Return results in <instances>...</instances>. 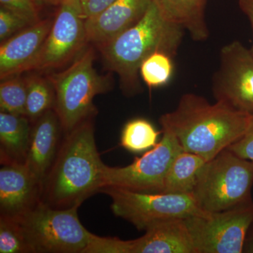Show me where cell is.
Masks as SVG:
<instances>
[{
  "label": "cell",
  "mask_w": 253,
  "mask_h": 253,
  "mask_svg": "<svg viewBox=\"0 0 253 253\" xmlns=\"http://www.w3.org/2000/svg\"><path fill=\"white\" fill-rule=\"evenodd\" d=\"M249 118L219 101L211 104L204 96L187 93L159 123L176 136L184 151L209 161L244 135Z\"/></svg>",
  "instance_id": "6da1fadb"
},
{
  "label": "cell",
  "mask_w": 253,
  "mask_h": 253,
  "mask_svg": "<svg viewBox=\"0 0 253 253\" xmlns=\"http://www.w3.org/2000/svg\"><path fill=\"white\" fill-rule=\"evenodd\" d=\"M42 189L41 201L57 209L78 207L103 186L101 161L92 118L68 133Z\"/></svg>",
  "instance_id": "7a4b0ae2"
},
{
  "label": "cell",
  "mask_w": 253,
  "mask_h": 253,
  "mask_svg": "<svg viewBox=\"0 0 253 253\" xmlns=\"http://www.w3.org/2000/svg\"><path fill=\"white\" fill-rule=\"evenodd\" d=\"M184 31L166 20L154 0L139 22L98 49L106 66L119 76L124 92L134 95L140 89L139 68L143 61L156 52L174 57Z\"/></svg>",
  "instance_id": "3957f363"
},
{
  "label": "cell",
  "mask_w": 253,
  "mask_h": 253,
  "mask_svg": "<svg viewBox=\"0 0 253 253\" xmlns=\"http://www.w3.org/2000/svg\"><path fill=\"white\" fill-rule=\"evenodd\" d=\"M94 58V50L89 48L66 70L46 77L54 89V109L64 133L92 118L96 111L95 96L109 90V80L96 71Z\"/></svg>",
  "instance_id": "277c9868"
},
{
  "label": "cell",
  "mask_w": 253,
  "mask_h": 253,
  "mask_svg": "<svg viewBox=\"0 0 253 253\" xmlns=\"http://www.w3.org/2000/svg\"><path fill=\"white\" fill-rule=\"evenodd\" d=\"M253 161L229 149L208 161L193 195L201 209L221 212L253 202Z\"/></svg>",
  "instance_id": "5b68a950"
},
{
  "label": "cell",
  "mask_w": 253,
  "mask_h": 253,
  "mask_svg": "<svg viewBox=\"0 0 253 253\" xmlns=\"http://www.w3.org/2000/svg\"><path fill=\"white\" fill-rule=\"evenodd\" d=\"M78 209H57L41 201L18 219L33 253H84L91 233L82 224Z\"/></svg>",
  "instance_id": "8992f818"
},
{
  "label": "cell",
  "mask_w": 253,
  "mask_h": 253,
  "mask_svg": "<svg viewBox=\"0 0 253 253\" xmlns=\"http://www.w3.org/2000/svg\"><path fill=\"white\" fill-rule=\"evenodd\" d=\"M99 192L110 196L113 214L145 231L158 221L203 214L193 194L144 193L105 186Z\"/></svg>",
  "instance_id": "52a82bcc"
},
{
  "label": "cell",
  "mask_w": 253,
  "mask_h": 253,
  "mask_svg": "<svg viewBox=\"0 0 253 253\" xmlns=\"http://www.w3.org/2000/svg\"><path fill=\"white\" fill-rule=\"evenodd\" d=\"M195 253H241L253 221V201L221 212L185 219Z\"/></svg>",
  "instance_id": "ba28073f"
},
{
  "label": "cell",
  "mask_w": 253,
  "mask_h": 253,
  "mask_svg": "<svg viewBox=\"0 0 253 253\" xmlns=\"http://www.w3.org/2000/svg\"><path fill=\"white\" fill-rule=\"evenodd\" d=\"M162 132L161 141L141 157L134 158L130 165L109 167L104 164L102 188L114 186L139 192L161 193L169 166L184 151L171 131L162 129Z\"/></svg>",
  "instance_id": "9c48e42d"
},
{
  "label": "cell",
  "mask_w": 253,
  "mask_h": 253,
  "mask_svg": "<svg viewBox=\"0 0 253 253\" xmlns=\"http://www.w3.org/2000/svg\"><path fill=\"white\" fill-rule=\"evenodd\" d=\"M59 6L32 71H48L63 67L89 42L81 0H64Z\"/></svg>",
  "instance_id": "30bf717a"
},
{
  "label": "cell",
  "mask_w": 253,
  "mask_h": 253,
  "mask_svg": "<svg viewBox=\"0 0 253 253\" xmlns=\"http://www.w3.org/2000/svg\"><path fill=\"white\" fill-rule=\"evenodd\" d=\"M212 90L215 101L253 116V55L241 42L233 41L221 48Z\"/></svg>",
  "instance_id": "8fae6325"
},
{
  "label": "cell",
  "mask_w": 253,
  "mask_h": 253,
  "mask_svg": "<svg viewBox=\"0 0 253 253\" xmlns=\"http://www.w3.org/2000/svg\"><path fill=\"white\" fill-rule=\"evenodd\" d=\"M42 186L25 165L0 169V216L20 219L41 201Z\"/></svg>",
  "instance_id": "7c38bea8"
},
{
  "label": "cell",
  "mask_w": 253,
  "mask_h": 253,
  "mask_svg": "<svg viewBox=\"0 0 253 253\" xmlns=\"http://www.w3.org/2000/svg\"><path fill=\"white\" fill-rule=\"evenodd\" d=\"M52 23L49 18L41 19L1 42V80L32 71Z\"/></svg>",
  "instance_id": "4fadbf2b"
},
{
  "label": "cell",
  "mask_w": 253,
  "mask_h": 253,
  "mask_svg": "<svg viewBox=\"0 0 253 253\" xmlns=\"http://www.w3.org/2000/svg\"><path fill=\"white\" fill-rule=\"evenodd\" d=\"M154 0H116L101 14L86 20L89 42L100 46L136 25L144 17Z\"/></svg>",
  "instance_id": "5bb4252c"
},
{
  "label": "cell",
  "mask_w": 253,
  "mask_h": 253,
  "mask_svg": "<svg viewBox=\"0 0 253 253\" xmlns=\"http://www.w3.org/2000/svg\"><path fill=\"white\" fill-rule=\"evenodd\" d=\"M31 140L25 166L43 186L59 151L62 126L55 109L31 123Z\"/></svg>",
  "instance_id": "9a60e30c"
},
{
  "label": "cell",
  "mask_w": 253,
  "mask_h": 253,
  "mask_svg": "<svg viewBox=\"0 0 253 253\" xmlns=\"http://www.w3.org/2000/svg\"><path fill=\"white\" fill-rule=\"evenodd\" d=\"M145 231L144 236L132 240L131 253H195L185 219L158 221Z\"/></svg>",
  "instance_id": "2e32d148"
},
{
  "label": "cell",
  "mask_w": 253,
  "mask_h": 253,
  "mask_svg": "<svg viewBox=\"0 0 253 253\" xmlns=\"http://www.w3.org/2000/svg\"><path fill=\"white\" fill-rule=\"evenodd\" d=\"M31 123L26 116L0 113L1 165H25L31 140Z\"/></svg>",
  "instance_id": "e0dca14e"
},
{
  "label": "cell",
  "mask_w": 253,
  "mask_h": 253,
  "mask_svg": "<svg viewBox=\"0 0 253 253\" xmlns=\"http://www.w3.org/2000/svg\"><path fill=\"white\" fill-rule=\"evenodd\" d=\"M161 14L169 22L189 32L196 42L206 41L210 36L205 16L208 0H154Z\"/></svg>",
  "instance_id": "ac0fdd59"
},
{
  "label": "cell",
  "mask_w": 253,
  "mask_h": 253,
  "mask_svg": "<svg viewBox=\"0 0 253 253\" xmlns=\"http://www.w3.org/2000/svg\"><path fill=\"white\" fill-rule=\"evenodd\" d=\"M207 162L199 155L181 151L169 166L161 193L193 194L200 174Z\"/></svg>",
  "instance_id": "d6986e66"
},
{
  "label": "cell",
  "mask_w": 253,
  "mask_h": 253,
  "mask_svg": "<svg viewBox=\"0 0 253 253\" xmlns=\"http://www.w3.org/2000/svg\"><path fill=\"white\" fill-rule=\"evenodd\" d=\"M27 86L26 116L31 123L51 109H54L56 96L51 82L39 76L26 78Z\"/></svg>",
  "instance_id": "ffe728a7"
},
{
  "label": "cell",
  "mask_w": 253,
  "mask_h": 253,
  "mask_svg": "<svg viewBox=\"0 0 253 253\" xmlns=\"http://www.w3.org/2000/svg\"><path fill=\"white\" fill-rule=\"evenodd\" d=\"M160 131L149 121L136 118L126 123L123 127L121 144L131 152L139 153L154 147Z\"/></svg>",
  "instance_id": "44dd1931"
},
{
  "label": "cell",
  "mask_w": 253,
  "mask_h": 253,
  "mask_svg": "<svg viewBox=\"0 0 253 253\" xmlns=\"http://www.w3.org/2000/svg\"><path fill=\"white\" fill-rule=\"evenodd\" d=\"M1 81L0 109L1 112L26 116L27 98L26 80L18 75Z\"/></svg>",
  "instance_id": "7402d4cb"
},
{
  "label": "cell",
  "mask_w": 253,
  "mask_h": 253,
  "mask_svg": "<svg viewBox=\"0 0 253 253\" xmlns=\"http://www.w3.org/2000/svg\"><path fill=\"white\" fill-rule=\"evenodd\" d=\"M172 58L162 52L151 54L141 63L139 68L143 81L149 87L167 84L173 73Z\"/></svg>",
  "instance_id": "603a6c76"
},
{
  "label": "cell",
  "mask_w": 253,
  "mask_h": 253,
  "mask_svg": "<svg viewBox=\"0 0 253 253\" xmlns=\"http://www.w3.org/2000/svg\"><path fill=\"white\" fill-rule=\"evenodd\" d=\"M0 253H33L18 219L0 216Z\"/></svg>",
  "instance_id": "cb8c5ba5"
},
{
  "label": "cell",
  "mask_w": 253,
  "mask_h": 253,
  "mask_svg": "<svg viewBox=\"0 0 253 253\" xmlns=\"http://www.w3.org/2000/svg\"><path fill=\"white\" fill-rule=\"evenodd\" d=\"M132 240L124 241L116 237H101L91 234L84 253H131Z\"/></svg>",
  "instance_id": "d4e9b609"
},
{
  "label": "cell",
  "mask_w": 253,
  "mask_h": 253,
  "mask_svg": "<svg viewBox=\"0 0 253 253\" xmlns=\"http://www.w3.org/2000/svg\"><path fill=\"white\" fill-rule=\"evenodd\" d=\"M34 24L26 18L4 7H0V41L1 42L14 36L25 28Z\"/></svg>",
  "instance_id": "484cf974"
},
{
  "label": "cell",
  "mask_w": 253,
  "mask_h": 253,
  "mask_svg": "<svg viewBox=\"0 0 253 253\" xmlns=\"http://www.w3.org/2000/svg\"><path fill=\"white\" fill-rule=\"evenodd\" d=\"M1 7L26 18L30 22L36 23L41 21L40 8L33 0H0Z\"/></svg>",
  "instance_id": "4316f807"
},
{
  "label": "cell",
  "mask_w": 253,
  "mask_h": 253,
  "mask_svg": "<svg viewBox=\"0 0 253 253\" xmlns=\"http://www.w3.org/2000/svg\"><path fill=\"white\" fill-rule=\"evenodd\" d=\"M227 149L240 158L253 161V116H250L249 125L244 135Z\"/></svg>",
  "instance_id": "83f0119b"
},
{
  "label": "cell",
  "mask_w": 253,
  "mask_h": 253,
  "mask_svg": "<svg viewBox=\"0 0 253 253\" xmlns=\"http://www.w3.org/2000/svg\"><path fill=\"white\" fill-rule=\"evenodd\" d=\"M116 0H81L82 7L86 20L101 14Z\"/></svg>",
  "instance_id": "f1b7e54d"
},
{
  "label": "cell",
  "mask_w": 253,
  "mask_h": 253,
  "mask_svg": "<svg viewBox=\"0 0 253 253\" xmlns=\"http://www.w3.org/2000/svg\"><path fill=\"white\" fill-rule=\"evenodd\" d=\"M239 7L244 14L249 18L252 27L253 34V0H238ZM251 53L253 55V42L251 49Z\"/></svg>",
  "instance_id": "f546056e"
},
{
  "label": "cell",
  "mask_w": 253,
  "mask_h": 253,
  "mask_svg": "<svg viewBox=\"0 0 253 253\" xmlns=\"http://www.w3.org/2000/svg\"><path fill=\"white\" fill-rule=\"evenodd\" d=\"M243 253H253V221L245 239Z\"/></svg>",
  "instance_id": "4dcf8cb0"
},
{
  "label": "cell",
  "mask_w": 253,
  "mask_h": 253,
  "mask_svg": "<svg viewBox=\"0 0 253 253\" xmlns=\"http://www.w3.org/2000/svg\"><path fill=\"white\" fill-rule=\"evenodd\" d=\"M33 1H35V3L40 9H41L42 6H46V5H58L56 0H33Z\"/></svg>",
  "instance_id": "1f68e13d"
},
{
  "label": "cell",
  "mask_w": 253,
  "mask_h": 253,
  "mask_svg": "<svg viewBox=\"0 0 253 253\" xmlns=\"http://www.w3.org/2000/svg\"><path fill=\"white\" fill-rule=\"evenodd\" d=\"M57 1L58 5H59V4H61V2H62L63 1H64V0H56Z\"/></svg>",
  "instance_id": "d6a6232c"
}]
</instances>
